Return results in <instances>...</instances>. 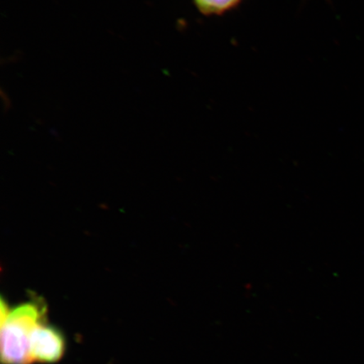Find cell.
I'll list each match as a JSON object with an SVG mask.
<instances>
[{
	"instance_id": "obj_1",
	"label": "cell",
	"mask_w": 364,
	"mask_h": 364,
	"mask_svg": "<svg viewBox=\"0 0 364 364\" xmlns=\"http://www.w3.org/2000/svg\"><path fill=\"white\" fill-rule=\"evenodd\" d=\"M46 309L41 304H22L9 312L1 323V362L3 364H33L31 335L44 322Z\"/></svg>"
},
{
	"instance_id": "obj_3",
	"label": "cell",
	"mask_w": 364,
	"mask_h": 364,
	"mask_svg": "<svg viewBox=\"0 0 364 364\" xmlns=\"http://www.w3.org/2000/svg\"><path fill=\"white\" fill-rule=\"evenodd\" d=\"M197 10L205 16H218L234 11L243 0H192Z\"/></svg>"
},
{
	"instance_id": "obj_2",
	"label": "cell",
	"mask_w": 364,
	"mask_h": 364,
	"mask_svg": "<svg viewBox=\"0 0 364 364\" xmlns=\"http://www.w3.org/2000/svg\"><path fill=\"white\" fill-rule=\"evenodd\" d=\"M66 341L60 331L42 323L31 335L30 350L33 363H54L65 353Z\"/></svg>"
}]
</instances>
